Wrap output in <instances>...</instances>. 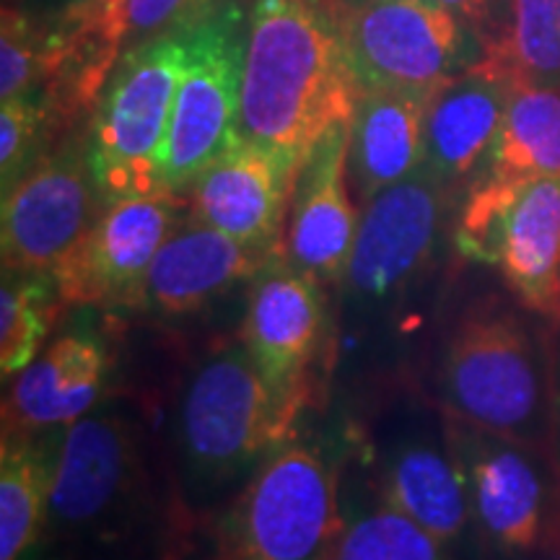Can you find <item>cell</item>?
Returning <instances> with one entry per match:
<instances>
[{
  "label": "cell",
  "mask_w": 560,
  "mask_h": 560,
  "mask_svg": "<svg viewBox=\"0 0 560 560\" xmlns=\"http://www.w3.org/2000/svg\"><path fill=\"white\" fill-rule=\"evenodd\" d=\"M361 83L325 0H255L247 16L240 138L304 164L353 120Z\"/></svg>",
  "instance_id": "cell-1"
},
{
  "label": "cell",
  "mask_w": 560,
  "mask_h": 560,
  "mask_svg": "<svg viewBox=\"0 0 560 560\" xmlns=\"http://www.w3.org/2000/svg\"><path fill=\"white\" fill-rule=\"evenodd\" d=\"M301 412L270 387L244 342H221L190 371L174 410L185 486L198 499L247 482L296 433Z\"/></svg>",
  "instance_id": "cell-2"
},
{
  "label": "cell",
  "mask_w": 560,
  "mask_h": 560,
  "mask_svg": "<svg viewBox=\"0 0 560 560\" xmlns=\"http://www.w3.org/2000/svg\"><path fill=\"white\" fill-rule=\"evenodd\" d=\"M441 405L493 436L532 444L548 408L545 369L532 332L499 296L475 299L452 322L439 363Z\"/></svg>",
  "instance_id": "cell-3"
},
{
  "label": "cell",
  "mask_w": 560,
  "mask_h": 560,
  "mask_svg": "<svg viewBox=\"0 0 560 560\" xmlns=\"http://www.w3.org/2000/svg\"><path fill=\"white\" fill-rule=\"evenodd\" d=\"M342 522L335 459L291 439L242 486L223 522V560H332Z\"/></svg>",
  "instance_id": "cell-4"
},
{
  "label": "cell",
  "mask_w": 560,
  "mask_h": 560,
  "mask_svg": "<svg viewBox=\"0 0 560 560\" xmlns=\"http://www.w3.org/2000/svg\"><path fill=\"white\" fill-rule=\"evenodd\" d=\"M185 66V26L130 47L91 115L89 145L109 200L159 192V166Z\"/></svg>",
  "instance_id": "cell-5"
},
{
  "label": "cell",
  "mask_w": 560,
  "mask_h": 560,
  "mask_svg": "<svg viewBox=\"0 0 560 560\" xmlns=\"http://www.w3.org/2000/svg\"><path fill=\"white\" fill-rule=\"evenodd\" d=\"M151 493L145 439L125 408L102 405L66 425L52 465L47 529L115 537Z\"/></svg>",
  "instance_id": "cell-6"
},
{
  "label": "cell",
  "mask_w": 560,
  "mask_h": 560,
  "mask_svg": "<svg viewBox=\"0 0 560 560\" xmlns=\"http://www.w3.org/2000/svg\"><path fill=\"white\" fill-rule=\"evenodd\" d=\"M247 16L223 3L185 26V66L161 151V190L185 195L240 140V94Z\"/></svg>",
  "instance_id": "cell-7"
},
{
  "label": "cell",
  "mask_w": 560,
  "mask_h": 560,
  "mask_svg": "<svg viewBox=\"0 0 560 560\" xmlns=\"http://www.w3.org/2000/svg\"><path fill=\"white\" fill-rule=\"evenodd\" d=\"M457 249L501 270L514 296L558 317L560 174L524 182L480 177L457 223Z\"/></svg>",
  "instance_id": "cell-8"
},
{
  "label": "cell",
  "mask_w": 560,
  "mask_h": 560,
  "mask_svg": "<svg viewBox=\"0 0 560 560\" xmlns=\"http://www.w3.org/2000/svg\"><path fill=\"white\" fill-rule=\"evenodd\" d=\"M369 486L441 542H454L470 520L465 475L450 420H431L408 397L392 400L371 423L363 444Z\"/></svg>",
  "instance_id": "cell-9"
},
{
  "label": "cell",
  "mask_w": 560,
  "mask_h": 560,
  "mask_svg": "<svg viewBox=\"0 0 560 560\" xmlns=\"http://www.w3.org/2000/svg\"><path fill=\"white\" fill-rule=\"evenodd\" d=\"M107 206L89 136L70 132L3 192V270L52 276Z\"/></svg>",
  "instance_id": "cell-10"
},
{
  "label": "cell",
  "mask_w": 560,
  "mask_h": 560,
  "mask_svg": "<svg viewBox=\"0 0 560 560\" xmlns=\"http://www.w3.org/2000/svg\"><path fill=\"white\" fill-rule=\"evenodd\" d=\"M361 89L431 94L457 75L470 32L433 0H325Z\"/></svg>",
  "instance_id": "cell-11"
},
{
  "label": "cell",
  "mask_w": 560,
  "mask_h": 560,
  "mask_svg": "<svg viewBox=\"0 0 560 560\" xmlns=\"http://www.w3.org/2000/svg\"><path fill=\"white\" fill-rule=\"evenodd\" d=\"M450 187L423 164L374 195L361 210L359 234L342 272L346 296L363 306L400 299L429 270L450 206Z\"/></svg>",
  "instance_id": "cell-12"
},
{
  "label": "cell",
  "mask_w": 560,
  "mask_h": 560,
  "mask_svg": "<svg viewBox=\"0 0 560 560\" xmlns=\"http://www.w3.org/2000/svg\"><path fill=\"white\" fill-rule=\"evenodd\" d=\"M182 213H187L185 195L170 190L109 200L86 240L52 272L66 306L145 304L153 260Z\"/></svg>",
  "instance_id": "cell-13"
},
{
  "label": "cell",
  "mask_w": 560,
  "mask_h": 560,
  "mask_svg": "<svg viewBox=\"0 0 560 560\" xmlns=\"http://www.w3.org/2000/svg\"><path fill=\"white\" fill-rule=\"evenodd\" d=\"M240 340L270 387L304 412L319 395L330 342L322 285L278 255L255 276Z\"/></svg>",
  "instance_id": "cell-14"
},
{
  "label": "cell",
  "mask_w": 560,
  "mask_h": 560,
  "mask_svg": "<svg viewBox=\"0 0 560 560\" xmlns=\"http://www.w3.org/2000/svg\"><path fill=\"white\" fill-rule=\"evenodd\" d=\"M299 170L291 159L240 138L187 187V215L280 255Z\"/></svg>",
  "instance_id": "cell-15"
},
{
  "label": "cell",
  "mask_w": 560,
  "mask_h": 560,
  "mask_svg": "<svg viewBox=\"0 0 560 560\" xmlns=\"http://www.w3.org/2000/svg\"><path fill=\"white\" fill-rule=\"evenodd\" d=\"M350 122L319 140L301 164L280 257L317 280L338 285L359 234V202L348 182Z\"/></svg>",
  "instance_id": "cell-16"
},
{
  "label": "cell",
  "mask_w": 560,
  "mask_h": 560,
  "mask_svg": "<svg viewBox=\"0 0 560 560\" xmlns=\"http://www.w3.org/2000/svg\"><path fill=\"white\" fill-rule=\"evenodd\" d=\"M446 420L480 529L503 552H529L545 527V488L524 444L472 429L450 412Z\"/></svg>",
  "instance_id": "cell-17"
},
{
  "label": "cell",
  "mask_w": 560,
  "mask_h": 560,
  "mask_svg": "<svg viewBox=\"0 0 560 560\" xmlns=\"http://www.w3.org/2000/svg\"><path fill=\"white\" fill-rule=\"evenodd\" d=\"M514 75L475 60L433 89L423 117V166L450 190L462 185L493 149Z\"/></svg>",
  "instance_id": "cell-18"
},
{
  "label": "cell",
  "mask_w": 560,
  "mask_h": 560,
  "mask_svg": "<svg viewBox=\"0 0 560 560\" xmlns=\"http://www.w3.org/2000/svg\"><path fill=\"white\" fill-rule=\"evenodd\" d=\"M112 359L94 335L68 332L13 376L3 400V436H37L70 425L100 402Z\"/></svg>",
  "instance_id": "cell-19"
},
{
  "label": "cell",
  "mask_w": 560,
  "mask_h": 560,
  "mask_svg": "<svg viewBox=\"0 0 560 560\" xmlns=\"http://www.w3.org/2000/svg\"><path fill=\"white\" fill-rule=\"evenodd\" d=\"M276 257V252L249 247L187 215L153 260L145 304L170 317L192 314L242 280L255 278Z\"/></svg>",
  "instance_id": "cell-20"
},
{
  "label": "cell",
  "mask_w": 560,
  "mask_h": 560,
  "mask_svg": "<svg viewBox=\"0 0 560 560\" xmlns=\"http://www.w3.org/2000/svg\"><path fill=\"white\" fill-rule=\"evenodd\" d=\"M429 94L361 89L348 136V182L359 206L410 177L423 164Z\"/></svg>",
  "instance_id": "cell-21"
},
{
  "label": "cell",
  "mask_w": 560,
  "mask_h": 560,
  "mask_svg": "<svg viewBox=\"0 0 560 560\" xmlns=\"http://www.w3.org/2000/svg\"><path fill=\"white\" fill-rule=\"evenodd\" d=\"M560 174V86L514 79L482 177L524 182Z\"/></svg>",
  "instance_id": "cell-22"
},
{
  "label": "cell",
  "mask_w": 560,
  "mask_h": 560,
  "mask_svg": "<svg viewBox=\"0 0 560 560\" xmlns=\"http://www.w3.org/2000/svg\"><path fill=\"white\" fill-rule=\"evenodd\" d=\"M55 457L34 436H3L0 454V560H21L47 524Z\"/></svg>",
  "instance_id": "cell-23"
},
{
  "label": "cell",
  "mask_w": 560,
  "mask_h": 560,
  "mask_svg": "<svg viewBox=\"0 0 560 560\" xmlns=\"http://www.w3.org/2000/svg\"><path fill=\"white\" fill-rule=\"evenodd\" d=\"M66 310L52 276L3 270L0 289V371L16 376L42 353L47 335Z\"/></svg>",
  "instance_id": "cell-24"
},
{
  "label": "cell",
  "mask_w": 560,
  "mask_h": 560,
  "mask_svg": "<svg viewBox=\"0 0 560 560\" xmlns=\"http://www.w3.org/2000/svg\"><path fill=\"white\" fill-rule=\"evenodd\" d=\"M441 548L444 542L374 490L369 506L346 514L332 560H446Z\"/></svg>",
  "instance_id": "cell-25"
},
{
  "label": "cell",
  "mask_w": 560,
  "mask_h": 560,
  "mask_svg": "<svg viewBox=\"0 0 560 560\" xmlns=\"http://www.w3.org/2000/svg\"><path fill=\"white\" fill-rule=\"evenodd\" d=\"M514 79L560 86V0H511V32L501 60Z\"/></svg>",
  "instance_id": "cell-26"
},
{
  "label": "cell",
  "mask_w": 560,
  "mask_h": 560,
  "mask_svg": "<svg viewBox=\"0 0 560 560\" xmlns=\"http://www.w3.org/2000/svg\"><path fill=\"white\" fill-rule=\"evenodd\" d=\"M50 34L21 5H3L0 24V100L39 94L47 75Z\"/></svg>",
  "instance_id": "cell-27"
},
{
  "label": "cell",
  "mask_w": 560,
  "mask_h": 560,
  "mask_svg": "<svg viewBox=\"0 0 560 560\" xmlns=\"http://www.w3.org/2000/svg\"><path fill=\"white\" fill-rule=\"evenodd\" d=\"M223 3L226 0H100L122 50L190 26Z\"/></svg>",
  "instance_id": "cell-28"
},
{
  "label": "cell",
  "mask_w": 560,
  "mask_h": 560,
  "mask_svg": "<svg viewBox=\"0 0 560 560\" xmlns=\"http://www.w3.org/2000/svg\"><path fill=\"white\" fill-rule=\"evenodd\" d=\"M50 122L39 94L19 96L0 107V182L9 192L50 143Z\"/></svg>",
  "instance_id": "cell-29"
},
{
  "label": "cell",
  "mask_w": 560,
  "mask_h": 560,
  "mask_svg": "<svg viewBox=\"0 0 560 560\" xmlns=\"http://www.w3.org/2000/svg\"><path fill=\"white\" fill-rule=\"evenodd\" d=\"M478 39L480 60H501L511 32V0H433Z\"/></svg>",
  "instance_id": "cell-30"
},
{
  "label": "cell",
  "mask_w": 560,
  "mask_h": 560,
  "mask_svg": "<svg viewBox=\"0 0 560 560\" xmlns=\"http://www.w3.org/2000/svg\"><path fill=\"white\" fill-rule=\"evenodd\" d=\"M94 3H100V0H24L21 9H26L32 16L45 21V24H52V21L79 13Z\"/></svg>",
  "instance_id": "cell-31"
},
{
  "label": "cell",
  "mask_w": 560,
  "mask_h": 560,
  "mask_svg": "<svg viewBox=\"0 0 560 560\" xmlns=\"http://www.w3.org/2000/svg\"><path fill=\"white\" fill-rule=\"evenodd\" d=\"M21 3H24V0H5L3 5H21Z\"/></svg>",
  "instance_id": "cell-32"
},
{
  "label": "cell",
  "mask_w": 560,
  "mask_h": 560,
  "mask_svg": "<svg viewBox=\"0 0 560 560\" xmlns=\"http://www.w3.org/2000/svg\"><path fill=\"white\" fill-rule=\"evenodd\" d=\"M548 560H560V545H558V550H556V552H552V556H550Z\"/></svg>",
  "instance_id": "cell-33"
},
{
  "label": "cell",
  "mask_w": 560,
  "mask_h": 560,
  "mask_svg": "<svg viewBox=\"0 0 560 560\" xmlns=\"http://www.w3.org/2000/svg\"><path fill=\"white\" fill-rule=\"evenodd\" d=\"M556 537H558V542H560V511H558V527H556Z\"/></svg>",
  "instance_id": "cell-34"
},
{
  "label": "cell",
  "mask_w": 560,
  "mask_h": 560,
  "mask_svg": "<svg viewBox=\"0 0 560 560\" xmlns=\"http://www.w3.org/2000/svg\"><path fill=\"white\" fill-rule=\"evenodd\" d=\"M556 322H560V289H558V317H556Z\"/></svg>",
  "instance_id": "cell-35"
}]
</instances>
